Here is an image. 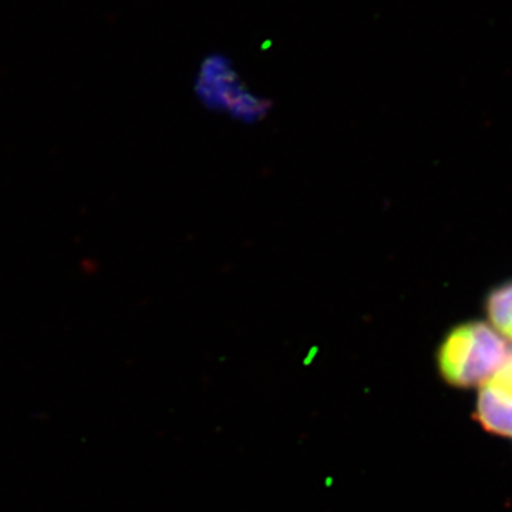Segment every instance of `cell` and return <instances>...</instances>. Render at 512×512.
Masks as SVG:
<instances>
[{
	"instance_id": "1",
	"label": "cell",
	"mask_w": 512,
	"mask_h": 512,
	"mask_svg": "<svg viewBox=\"0 0 512 512\" xmlns=\"http://www.w3.org/2000/svg\"><path fill=\"white\" fill-rule=\"evenodd\" d=\"M511 353V346L493 326L471 320L447 333L437 352V366L451 386H481L495 376Z\"/></svg>"
},
{
	"instance_id": "2",
	"label": "cell",
	"mask_w": 512,
	"mask_h": 512,
	"mask_svg": "<svg viewBox=\"0 0 512 512\" xmlns=\"http://www.w3.org/2000/svg\"><path fill=\"white\" fill-rule=\"evenodd\" d=\"M194 89L205 106L227 110L241 119L254 120L269 107L268 101L259 99L245 89L232 60L218 52L202 59L195 76Z\"/></svg>"
},
{
	"instance_id": "3",
	"label": "cell",
	"mask_w": 512,
	"mask_h": 512,
	"mask_svg": "<svg viewBox=\"0 0 512 512\" xmlns=\"http://www.w3.org/2000/svg\"><path fill=\"white\" fill-rule=\"evenodd\" d=\"M477 419L485 430L512 437V393L488 380L478 394Z\"/></svg>"
},
{
	"instance_id": "4",
	"label": "cell",
	"mask_w": 512,
	"mask_h": 512,
	"mask_svg": "<svg viewBox=\"0 0 512 512\" xmlns=\"http://www.w3.org/2000/svg\"><path fill=\"white\" fill-rule=\"evenodd\" d=\"M485 311L500 335L512 340V281L494 288L485 301Z\"/></svg>"
}]
</instances>
